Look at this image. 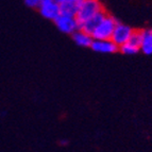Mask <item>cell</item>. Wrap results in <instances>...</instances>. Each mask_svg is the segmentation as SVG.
Returning <instances> with one entry per match:
<instances>
[{
	"label": "cell",
	"instance_id": "12",
	"mask_svg": "<svg viewBox=\"0 0 152 152\" xmlns=\"http://www.w3.org/2000/svg\"><path fill=\"white\" fill-rule=\"evenodd\" d=\"M142 31L140 30H133L132 35L128 42L133 44L136 47H140V43H142Z\"/></svg>",
	"mask_w": 152,
	"mask_h": 152
},
{
	"label": "cell",
	"instance_id": "13",
	"mask_svg": "<svg viewBox=\"0 0 152 152\" xmlns=\"http://www.w3.org/2000/svg\"><path fill=\"white\" fill-rule=\"evenodd\" d=\"M26 3V5H28L29 8H38L41 0H23Z\"/></svg>",
	"mask_w": 152,
	"mask_h": 152
},
{
	"label": "cell",
	"instance_id": "11",
	"mask_svg": "<svg viewBox=\"0 0 152 152\" xmlns=\"http://www.w3.org/2000/svg\"><path fill=\"white\" fill-rule=\"evenodd\" d=\"M140 47H136L133 44L129 43H124V45L119 46V51L124 54H128V56H132V54H136L138 51H140Z\"/></svg>",
	"mask_w": 152,
	"mask_h": 152
},
{
	"label": "cell",
	"instance_id": "6",
	"mask_svg": "<svg viewBox=\"0 0 152 152\" xmlns=\"http://www.w3.org/2000/svg\"><path fill=\"white\" fill-rule=\"evenodd\" d=\"M91 48L99 53H115L119 50V47L112 39H93Z\"/></svg>",
	"mask_w": 152,
	"mask_h": 152
},
{
	"label": "cell",
	"instance_id": "3",
	"mask_svg": "<svg viewBox=\"0 0 152 152\" xmlns=\"http://www.w3.org/2000/svg\"><path fill=\"white\" fill-rule=\"evenodd\" d=\"M53 21L56 23V28L65 34H72L80 29V23H79L76 16L66 15V14L61 13Z\"/></svg>",
	"mask_w": 152,
	"mask_h": 152
},
{
	"label": "cell",
	"instance_id": "2",
	"mask_svg": "<svg viewBox=\"0 0 152 152\" xmlns=\"http://www.w3.org/2000/svg\"><path fill=\"white\" fill-rule=\"evenodd\" d=\"M101 11H103V7L99 0H81L76 17L79 23H81Z\"/></svg>",
	"mask_w": 152,
	"mask_h": 152
},
{
	"label": "cell",
	"instance_id": "8",
	"mask_svg": "<svg viewBox=\"0 0 152 152\" xmlns=\"http://www.w3.org/2000/svg\"><path fill=\"white\" fill-rule=\"evenodd\" d=\"M71 35H72L74 42L78 46H80V47H91V43H93V39H94L91 34L81 30V29L77 30Z\"/></svg>",
	"mask_w": 152,
	"mask_h": 152
},
{
	"label": "cell",
	"instance_id": "1",
	"mask_svg": "<svg viewBox=\"0 0 152 152\" xmlns=\"http://www.w3.org/2000/svg\"><path fill=\"white\" fill-rule=\"evenodd\" d=\"M116 19L109 14H105L102 20L98 23L95 30L91 33L94 39H111L113 31L116 27Z\"/></svg>",
	"mask_w": 152,
	"mask_h": 152
},
{
	"label": "cell",
	"instance_id": "10",
	"mask_svg": "<svg viewBox=\"0 0 152 152\" xmlns=\"http://www.w3.org/2000/svg\"><path fill=\"white\" fill-rule=\"evenodd\" d=\"M80 4H81V0H74V1H70V2L61 4L60 5L61 13L62 14H66V15L76 16L79 8H80Z\"/></svg>",
	"mask_w": 152,
	"mask_h": 152
},
{
	"label": "cell",
	"instance_id": "4",
	"mask_svg": "<svg viewBox=\"0 0 152 152\" xmlns=\"http://www.w3.org/2000/svg\"><path fill=\"white\" fill-rule=\"evenodd\" d=\"M38 10L43 17H45L46 19H51V20H54L61 14L60 4L56 0H41Z\"/></svg>",
	"mask_w": 152,
	"mask_h": 152
},
{
	"label": "cell",
	"instance_id": "9",
	"mask_svg": "<svg viewBox=\"0 0 152 152\" xmlns=\"http://www.w3.org/2000/svg\"><path fill=\"white\" fill-rule=\"evenodd\" d=\"M140 51L145 54H152V30H142Z\"/></svg>",
	"mask_w": 152,
	"mask_h": 152
},
{
	"label": "cell",
	"instance_id": "7",
	"mask_svg": "<svg viewBox=\"0 0 152 152\" xmlns=\"http://www.w3.org/2000/svg\"><path fill=\"white\" fill-rule=\"evenodd\" d=\"M105 14H107V13H105L104 10L101 11V12L97 13V14H95L94 16H91V18H88V19H86L85 21L80 23V29L85 31V32L89 33V34H91L93 31L95 30V28L98 26V23H100V21L102 20V18L105 16Z\"/></svg>",
	"mask_w": 152,
	"mask_h": 152
},
{
	"label": "cell",
	"instance_id": "5",
	"mask_svg": "<svg viewBox=\"0 0 152 152\" xmlns=\"http://www.w3.org/2000/svg\"><path fill=\"white\" fill-rule=\"evenodd\" d=\"M132 32H133V29L131 27L124 25V23H117L116 27L113 31L111 39L119 47V46L124 45V43H127L129 41L132 35Z\"/></svg>",
	"mask_w": 152,
	"mask_h": 152
},
{
	"label": "cell",
	"instance_id": "14",
	"mask_svg": "<svg viewBox=\"0 0 152 152\" xmlns=\"http://www.w3.org/2000/svg\"><path fill=\"white\" fill-rule=\"evenodd\" d=\"M56 2L58 3V4H64V3H67V2H70V1H74V0H56Z\"/></svg>",
	"mask_w": 152,
	"mask_h": 152
}]
</instances>
